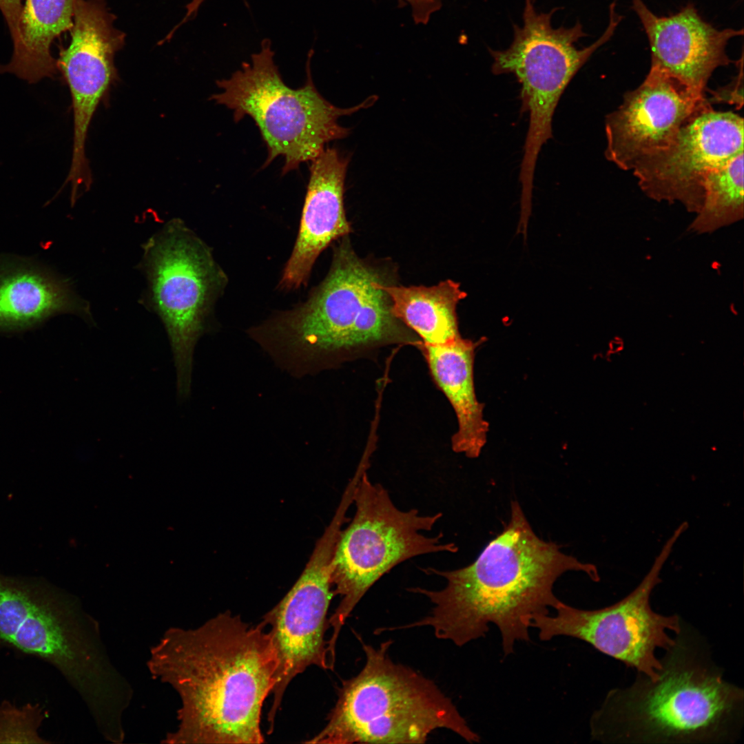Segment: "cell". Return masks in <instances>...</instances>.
Listing matches in <instances>:
<instances>
[{
	"mask_svg": "<svg viewBox=\"0 0 744 744\" xmlns=\"http://www.w3.org/2000/svg\"><path fill=\"white\" fill-rule=\"evenodd\" d=\"M0 639L53 665L86 706L119 688L99 621L75 597L43 581L0 574Z\"/></svg>",
	"mask_w": 744,
	"mask_h": 744,
	"instance_id": "5",
	"label": "cell"
},
{
	"mask_svg": "<svg viewBox=\"0 0 744 744\" xmlns=\"http://www.w3.org/2000/svg\"><path fill=\"white\" fill-rule=\"evenodd\" d=\"M313 53L310 50L307 55L304 85L293 89L285 83L274 62L271 40L264 39L250 62L242 63L229 78L217 81L222 91L210 98L231 110L235 122L245 116L254 120L267 149L262 168L282 156V176L316 158L327 143L348 136L349 129L338 123L340 117L368 107L376 101L372 96L348 108L329 103L313 83Z\"/></svg>",
	"mask_w": 744,
	"mask_h": 744,
	"instance_id": "6",
	"label": "cell"
},
{
	"mask_svg": "<svg viewBox=\"0 0 744 744\" xmlns=\"http://www.w3.org/2000/svg\"><path fill=\"white\" fill-rule=\"evenodd\" d=\"M662 70L650 67L641 84L623 96L605 121L606 158L632 171L669 146L683 125L707 102Z\"/></svg>",
	"mask_w": 744,
	"mask_h": 744,
	"instance_id": "15",
	"label": "cell"
},
{
	"mask_svg": "<svg viewBox=\"0 0 744 744\" xmlns=\"http://www.w3.org/2000/svg\"><path fill=\"white\" fill-rule=\"evenodd\" d=\"M687 527L683 523L674 531L641 582L619 601L587 610L560 601L554 608L555 614L535 616L531 627L538 630L540 640L560 636L578 639L652 679L657 678L662 663L656 657V650H666L674 644L668 630L679 632L682 620L677 614L657 613L651 608L650 599L661 581L663 565Z\"/></svg>",
	"mask_w": 744,
	"mask_h": 744,
	"instance_id": "11",
	"label": "cell"
},
{
	"mask_svg": "<svg viewBox=\"0 0 744 744\" xmlns=\"http://www.w3.org/2000/svg\"><path fill=\"white\" fill-rule=\"evenodd\" d=\"M43 719L39 705L30 704L18 708L0 704V743H45L38 733Z\"/></svg>",
	"mask_w": 744,
	"mask_h": 744,
	"instance_id": "23",
	"label": "cell"
},
{
	"mask_svg": "<svg viewBox=\"0 0 744 744\" xmlns=\"http://www.w3.org/2000/svg\"><path fill=\"white\" fill-rule=\"evenodd\" d=\"M555 8L538 12L535 0H525L521 25H513V39L503 50L488 49L495 74H513L521 85V112H528L529 125L520 174H535L538 155L552 137V122L559 101L570 81L592 54L614 34L622 16L615 2L609 8V22L602 35L590 45L577 48L587 36L580 22L570 28H554Z\"/></svg>",
	"mask_w": 744,
	"mask_h": 744,
	"instance_id": "10",
	"label": "cell"
},
{
	"mask_svg": "<svg viewBox=\"0 0 744 744\" xmlns=\"http://www.w3.org/2000/svg\"><path fill=\"white\" fill-rule=\"evenodd\" d=\"M143 249L138 268L147 282L143 304L165 327L176 368L177 398L183 401L191 392L196 344L210 329L227 276L209 247L178 219L169 221Z\"/></svg>",
	"mask_w": 744,
	"mask_h": 744,
	"instance_id": "8",
	"label": "cell"
},
{
	"mask_svg": "<svg viewBox=\"0 0 744 744\" xmlns=\"http://www.w3.org/2000/svg\"><path fill=\"white\" fill-rule=\"evenodd\" d=\"M63 313L93 322L88 303L66 278L28 258L0 257V332L28 330Z\"/></svg>",
	"mask_w": 744,
	"mask_h": 744,
	"instance_id": "18",
	"label": "cell"
},
{
	"mask_svg": "<svg viewBox=\"0 0 744 744\" xmlns=\"http://www.w3.org/2000/svg\"><path fill=\"white\" fill-rule=\"evenodd\" d=\"M712 95L714 101L730 103L736 105L737 108L743 105V61L740 64L739 73L733 81Z\"/></svg>",
	"mask_w": 744,
	"mask_h": 744,
	"instance_id": "25",
	"label": "cell"
},
{
	"mask_svg": "<svg viewBox=\"0 0 744 744\" xmlns=\"http://www.w3.org/2000/svg\"><path fill=\"white\" fill-rule=\"evenodd\" d=\"M365 663L344 681L325 726L305 743H424L437 729L466 741L479 736L434 682L388 654L391 641L378 648L361 639Z\"/></svg>",
	"mask_w": 744,
	"mask_h": 744,
	"instance_id": "4",
	"label": "cell"
},
{
	"mask_svg": "<svg viewBox=\"0 0 744 744\" xmlns=\"http://www.w3.org/2000/svg\"><path fill=\"white\" fill-rule=\"evenodd\" d=\"M408 3L412 10V16L415 23L426 24L435 12L442 5V0H398Z\"/></svg>",
	"mask_w": 744,
	"mask_h": 744,
	"instance_id": "26",
	"label": "cell"
},
{
	"mask_svg": "<svg viewBox=\"0 0 744 744\" xmlns=\"http://www.w3.org/2000/svg\"><path fill=\"white\" fill-rule=\"evenodd\" d=\"M743 152V118L714 110L707 101L663 150L632 169L641 191L658 202L679 203L696 214L707 175Z\"/></svg>",
	"mask_w": 744,
	"mask_h": 744,
	"instance_id": "13",
	"label": "cell"
},
{
	"mask_svg": "<svg viewBox=\"0 0 744 744\" xmlns=\"http://www.w3.org/2000/svg\"><path fill=\"white\" fill-rule=\"evenodd\" d=\"M570 570L581 571L594 581L600 579L595 565L540 539L513 501L508 522L474 562L453 570H424L444 577L446 585L440 590L409 589L425 595L433 608L426 617L401 628L429 626L437 638L463 646L484 637L489 624H494L507 656L517 642L530 640L533 619L549 614V608L560 602L553 586Z\"/></svg>",
	"mask_w": 744,
	"mask_h": 744,
	"instance_id": "2",
	"label": "cell"
},
{
	"mask_svg": "<svg viewBox=\"0 0 744 744\" xmlns=\"http://www.w3.org/2000/svg\"><path fill=\"white\" fill-rule=\"evenodd\" d=\"M743 152L713 169L703 185V201L691 222L694 234H711L743 218Z\"/></svg>",
	"mask_w": 744,
	"mask_h": 744,
	"instance_id": "22",
	"label": "cell"
},
{
	"mask_svg": "<svg viewBox=\"0 0 744 744\" xmlns=\"http://www.w3.org/2000/svg\"><path fill=\"white\" fill-rule=\"evenodd\" d=\"M205 1L206 0H192L188 3V6H189L190 10H192L193 11H197L200 8L202 3H204ZM242 1L245 3V4L247 6H248V3H247V0H242Z\"/></svg>",
	"mask_w": 744,
	"mask_h": 744,
	"instance_id": "27",
	"label": "cell"
},
{
	"mask_svg": "<svg viewBox=\"0 0 744 744\" xmlns=\"http://www.w3.org/2000/svg\"><path fill=\"white\" fill-rule=\"evenodd\" d=\"M349 161L337 149L327 147L309 162L300 228L279 282L281 289L294 290L305 285L321 252L351 231L343 203Z\"/></svg>",
	"mask_w": 744,
	"mask_h": 744,
	"instance_id": "17",
	"label": "cell"
},
{
	"mask_svg": "<svg viewBox=\"0 0 744 744\" xmlns=\"http://www.w3.org/2000/svg\"><path fill=\"white\" fill-rule=\"evenodd\" d=\"M346 521L343 513L336 511L331 521L318 540L310 559L293 587L270 611L262 622L269 627L276 650L278 665L276 683L271 694L273 701L267 714L268 734L274 721L285 692L290 682L308 667L330 669L327 617L334 596L331 581V563L341 528Z\"/></svg>",
	"mask_w": 744,
	"mask_h": 744,
	"instance_id": "12",
	"label": "cell"
},
{
	"mask_svg": "<svg viewBox=\"0 0 744 744\" xmlns=\"http://www.w3.org/2000/svg\"><path fill=\"white\" fill-rule=\"evenodd\" d=\"M659 676L639 673L611 690L590 719L593 738L605 743H721L738 738L743 690L723 679L706 643L682 621Z\"/></svg>",
	"mask_w": 744,
	"mask_h": 744,
	"instance_id": "3",
	"label": "cell"
},
{
	"mask_svg": "<svg viewBox=\"0 0 744 744\" xmlns=\"http://www.w3.org/2000/svg\"><path fill=\"white\" fill-rule=\"evenodd\" d=\"M22 8L21 0H0V10L8 27L13 43V50L16 49L19 44V23Z\"/></svg>",
	"mask_w": 744,
	"mask_h": 744,
	"instance_id": "24",
	"label": "cell"
},
{
	"mask_svg": "<svg viewBox=\"0 0 744 744\" xmlns=\"http://www.w3.org/2000/svg\"><path fill=\"white\" fill-rule=\"evenodd\" d=\"M391 300L393 314L422 339L423 344H442L460 337L456 307L466 293L451 280L427 287L383 285Z\"/></svg>",
	"mask_w": 744,
	"mask_h": 744,
	"instance_id": "21",
	"label": "cell"
},
{
	"mask_svg": "<svg viewBox=\"0 0 744 744\" xmlns=\"http://www.w3.org/2000/svg\"><path fill=\"white\" fill-rule=\"evenodd\" d=\"M344 237L334 247L328 274L304 302L247 331L280 369L293 377L331 368L357 351L355 325L373 283L381 278Z\"/></svg>",
	"mask_w": 744,
	"mask_h": 744,
	"instance_id": "7",
	"label": "cell"
},
{
	"mask_svg": "<svg viewBox=\"0 0 744 744\" xmlns=\"http://www.w3.org/2000/svg\"><path fill=\"white\" fill-rule=\"evenodd\" d=\"M631 2L649 41L650 67L705 94L715 70L734 63L726 53V47L732 39L743 34V29L716 28L701 17L691 3L665 17L653 13L642 0Z\"/></svg>",
	"mask_w": 744,
	"mask_h": 744,
	"instance_id": "16",
	"label": "cell"
},
{
	"mask_svg": "<svg viewBox=\"0 0 744 744\" xmlns=\"http://www.w3.org/2000/svg\"><path fill=\"white\" fill-rule=\"evenodd\" d=\"M431 375L451 402L457 420L453 450L477 457L486 444L488 423L474 385L475 343L461 336L442 344H421Z\"/></svg>",
	"mask_w": 744,
	"mask_h": 744,
	"instance_id": "19",
	"label": "cell"
},
{
	"mask_svg": "<svg viewBox=\"0 0 744 744\" xmlns=\"http://www.w3.org/2000/svg\"><path fill=\"white\" fill-rule=\"evenodd\" d=\"M278 665L262 621L254 626L225 611L194 628H167L147 660L152 678L180 699L177 725L161 743H264L262 709Z\"/></svg>",
	"mask_w": 744,
	"mask_h": 744,
	"instance_id": "1",
	"label": "cell"
},
{
	"mask_svg": "<svg viewBox=\"0 0 744 744\" xmlns=\"http://www.w3.org/2000/svg\"><path fill=\"white\" fill-rule=\"evenodd\" d=\"M116 17L105 0H77L71 41L56 60L72 96L74 136L68 178L81 183L90 177L85 153L93 115L116 78L114 56L125 44V34L116 28Z\"/></svg>",
	"mask_w": 744,
	"mask_h": 744,
	"instance_id": "14",
	"label": "cell"
},
{
	"mask_svg": "<svg viewBox=\"0 0 744 744\" xmlns=\"http://www.w3.org/2000/svg\"><path fill=\"white\" fill-rule=\"evenodd\" d=\"M77 0H25L19 23L20 41L0 73H10L36 83L57 74L51 53L54 41L73 25Z\"/></svg>",
	"mask_w": 744,
	"mask_h": 744,
	"instance_id": "20",
	"label": "cell"
},
{
	"mask_svg": "<svg viewBox=\"0 0 744 744\" xmlns=\"http://www.w3.org/2000/svg\"><path fill=\"white\" fill-rule=\"evenodd\" d=\"M355 513L341 530L331 563L334 595L340 601L328 619L331 636L327 641L331 660L335 659L338 636L346 620L368 590L394 566L410 558L433 552H456L453 543H442V534L426 537L442 513L420 515L417 510L402 511L388 491L373 484L366 471L355 488Z\"/></svg>",
	"mask_w": 744,
	"mask_h": 744,
	"instance_id": "9",
	"label": "cell"
}]
</instances>
